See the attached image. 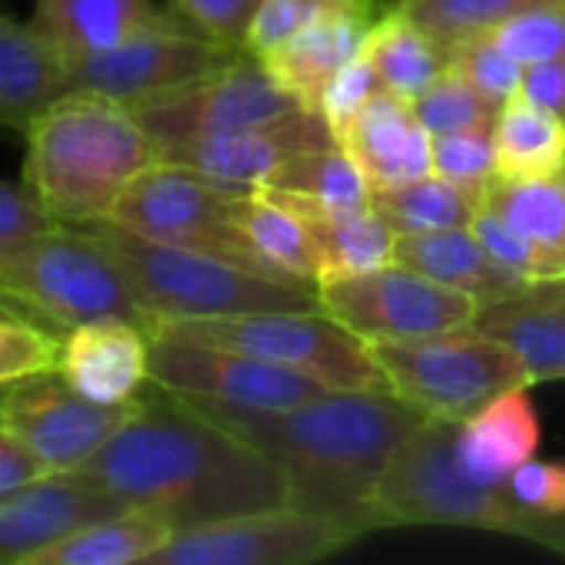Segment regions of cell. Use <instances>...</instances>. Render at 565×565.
<instances>
[{"mask_svg": "<svg viewBox=\"0 0 565 565\" xmlns=\"http://www.w3.org/2000/svg\"><path fill=\"white\" fill-rule=\"evenodd\" d=\"M351 543L334 520L285 503L179 530L149 565H311Z\"/></svg>", "mask_w": 565, "mask_h": 565, "instance_id": "13", "label": "cell"}, {"mask_svg": "<svg viewBox=\"0 0 565 565\" xmlns=\"http://www.w3.org/2000/svg\"><path fill=\"white\" fill-rule=\"evenodd\" d=\"M450 70L473 83L497 106L513 99L523 86V63L510 56L490 33L457 43L450 50Z\"/></svg>", "mask_w": 565, "mask_h": 565, "instance_id": "37", "label": "cell"}, {"mask_svg": "<svg viewBox=\"0 0 565 565\" xmlns=\"http://www.w3.org/2000/svg\"><path fill=\"white\" fill-rule=\"evenodd\" d=\"M262 3L265 0H169L166 10L195 33L209 36L212 43L235 53H248L245 40Z\"/></svg>", "mask_w": 565, "mask_h": 565, "instance_id": "40", "label": "cell"}, {"mask_svg": "<svg viewBox=\"0 0 565 565\" xmlns=\"http://www.w3.org/2000/svg\"><path fill=\"white\" fill-rule=\"evenodd\" d=\"M23 132V185L60 225L113 218L122 192L159 162L132 109L89 93L53 99Z\"/></svg>", "mask_w": 565, "mask_h": 565, "instance_id": "3", "label": "cell"}, {"mask_svg": "<svg viewBox=\"0 0 565 565\" xmlns=\"http://www.w3.org/2000/svg\"><path fill=\"white\" fill-rule=\"evenodd\" d=\"M483 205L565 268V169L530 179L500 175L487 189Z\"/></svg>", "mask_w": 565, "mask_h": 565, "instance_id": "31", "label": "cell"}, {"mask_svg": "<svg viewBox=\"0 0 565 565\" xmlns=\"http://www.w3.org/2000/svg\"><path fill=\"white\" fill-rule=\"evenodd\" d=\"M60 338L40 324L0 315V387L56 367Z\"/></svg>", "mask_w": 565, "mask_h": 565, "instance_id": "42", "label": "cell"}, {"mask_svg": "<svg viewBox=\"0 0 565 565\" xmlns=\"http://www.w3.org/2000/svg\"><path fill=\"white\" fill-rule=\"evenodd\" d=\"M238 192L242 189L212 182L192 169L156 162L122 192L109 222L152 242L205 252L248 271L281 278L258 258V252L242 235L235 222Z\"/></svg>", "mask_w": 565, "mask_h": 565, "instance_id": "9", "label": "cell"}, {"mask_svg": "<svg viewBox=\"0 0 565 565\" xmlns=\"http://www.w3.org/2000/svg\"><path fill=\"white\" fill-rule=\"evenodd\" d=\"M56 371L96 404H132L149 384V331L126 318H96L60 338Z\"/></svg>", "mask_w": 565, "mask_h": 565, "instance_id": "18", "label": "cell"}, {"mask_svg": "<svg viewBox=\"0 0 565 565\" xmlns=\"http://www.w3.org/2000/svg\"><path fill=\"white\" fill-rule=\"evenodd\" d=\"M533 103L565 116V56L563 60H546L523 66V86H520Z\"/></svg>", "mask_w": 565, "mask_h": 565, "instance_id": "47", "label": "cell"}, {"mask_svg": "<svg viewBox=\"0 0 565 565\" xmlns=\"http://www.w3.org/2000/svg\"><path fill=\"white\" fill-rule=\"evenodd\" d=\"M318 298L321 308L364 344L407 341L463 328L473 321L480 305L477 298L444 288L397 262L364 275L321 281Z\"/></svg>", "mask_w": 565, "mask_h": 565, "instance_id": "12", "label": "cell"}, {"mask_svg": "<svg viewBox=\"0 0 565 565\" xmlns=\"http://www.w3.org/2000/svg\"><path fill=\"white\" fill-rule=\"evenodd\" d=\"M238 56L195 33L169 10L122 43L66 66V93H89L122 106L169 93ZM63 93V96H66Z\"/></svg>", "mask_w": 565, "mask_h": 565, "instance_id": "14", "label": "cell"}, {"mask_svg": "<svg viewBox=\"0 0 565 565\" xmlns=\"http://www.w3.org/2000/svg\"><path fill=\"white\" fill-rule=\"evenodd\" d=\"M192 404L281 467L291 507L334 520L354 543L391 530L377 487L397 444L427 420L391 391H328L278 411Z\"/></svg>", "mask_w": 565, "mask_h": 565, "instance_id": "2", "label": "cell"}, {"mask_svg": "<svg viewBox=\"0 0 565 565\" xmlns=\"http://www.w3.org/2000/svg\"><path fill=\"white\" fill-rule=\"evenodd\" d=\"M0 295L23 321L56 338L96 318H126L149 334L156 331V318L119 258L89 228L76 225H53L0 248Z\"/></svg>", "mask_w": 565, "mask_h": 565, "instance_id": "5", "label": "cell"}, {"mask_svg": "<svg viewBox=\"0 0 565 565\" xmlns=\"http://www.w3.org/2000/svg\"><path fill=\"white\" fill-rule=\"evenodd\" d=\"M149 381L199 404L245 411L295 407L331 391L328 384L291 367L225 344L199 341L162 324L149 334Z\"/></svg>", "mask_w": 565, "mask_h": 565, "instance_id": "10", "label": "cell"}, {"mask_svg": "<svg viewBox=\"0 0 565 565\" xmlns=\"http://www.w3.org/2000/svg\"><path fill=\"white\" fill-rule=\"evenodd\" d=\"M132 404H96L53 367L3 387L0 424L50 473H79L126 424Z\"/></svg>", "mask_w": 565, "mask_h": 565, "instance_id": "15", "label": "cell"}, {"mask_svg": "<svg viewBox=\"0 0 565 565\" xmlns=\"http://www.w3.org/2000/svg\"><path fill=\"white\" fill-rule=\"evenodd\" d=\"M76 477L162 516L172 533L291 503L275 460L156 381Z\"/></svg>", "mask_w": 565, "mask_h": 565, "instance_id": "1", "label": "cell"}, {"mask_svg": "<svg viewBox=\"0 0 565 565\" xmlns=\"http://www.w3.org/2000/svg\"><path fill=\"white\" fill-rule=\"evenodd\" d=\"M331 142L338 139L331 136L318 109H295L278 119L175 142L159 152V162L192 169L232 189H255V185H265L295 156L331 146Z\"/></svg>", "mask_w": 565, "mask_h": 565, "instance_id": "16", "label": "cell"}, {"mask_svg": "<svg viewBox=\"0 0 565 565\" xmlns=\"http://www.w3.org/2000/svg\"><path fill=\"white\" fill-rule=\"evenodd\" d=\"M490 36H493L510 56H516L523 66L546 63V60H563L565 3H550V7L523 10V13L510 17L507 23H500L497 30H490Z\"/></svg>", "mask_w": 565, "mask_h": 565, "instance_id": "38", "label": "cell"}, {"mask_svg": "<svg viewBox=\"0 0 565 565\" xmlns=\"http://www.w3.org/2000/svg\"><path fill=\"white\" fill-rule=\"evenodd\" d=\"M89 228L122 265L146 311L162 321H205L248 311L321 308L318 288L268 278L232 265L225 258L142 238L116 222H93Z\"/></svg>", "mask_w": 565, "mask_h": 565, "instance_id": "6", "label": "cell"}, {"mask_svg": "<svg viewBox=\"0 0 565 565\" xmlns=\"http://www.w3.org/2000/svg\"><path fill=\"white\" fill-rule=\"evenodd\" d=\"M235 222L258 258L285 281L318 288L321 255L308 222L271 189L255 185L235 195Z\"/></svg>", "mask_w": 565, "mask_h": 565, "instance_id": "28", "label": "cell"}, {"mask_svg": "<svg viewBox=\"0 0 565 565\" xmlns=\"http://www.w3.org/2000/svg\"><path fill=\"white\" fill-rule=\"evenodd\" d=\"M311 228L315 242H318V255H321V281L331 278H348V275H364L374 268H384L394 262V242L397 232L381 218V212L374 205L358 209V212H334L324 205H315L301 195L291 192H278Z\"/></svg>", "mask_w": 565, "mask_h": 565, "instance_id": "25", "label": "cell"}, {"mask_svg": "<svg viewBox=\"0 0 565 565\" xmlns=\"http://www.w3.org/2000/svg\"><path fill=\"white\" fill-rule=\"evenodd\" d=\"M543 427L530 401V384L497 394L454 430L457 467L480 483H507L540 454Z\"/></svg>", "mask_w": 565, "mask_h": 565, "instance_id": "20", "label": "cell"}, {"mask_svg": "<svg viewBox=\"0 0 565 565\" xmlns=\"http://www.w3.org/2000/svg\"><path fill=\"white\" fill-rule=\"evenodd\" d=\"M430 156H434L437 175L477 192L480 199L500 179L493 126H473V129L430 136Z\"/></svg>", "mask_w": 565, "mask_h": 565, "instance_id": "36", "label": "cell"}, {"mask_svg": "<svg viewBox=\"0 0 565 565\" xmlns=\"http://www.w3.org/2000/svg\"><path fill=\"white\" fill-rule=\"evenodd\" d=\"M411 109L430 136L473 129V126H493L500 116V106L454 70H447L417 99H411Z\"/></svg>", "mask_w": 565, "mask_h": 565, "instance_id": "35", "label": "cell"}, {"mask_svg": "<svg viewBox=\"0 0 565 565\" xmlns=\"http://www.w3.org/2000/svg\"><path fill=\"white\" fill-rule=\"evenodd\" d=\"M162 13L166 7L156 0H33L30 26L63 66H73L122 43Z\"/></svg>", "mask_w": 565, "mask_h": 565, "instance_id": "23", "label": "cell"}, {"mask_svg": "<svg viewBox=\"0 0 565 565\" xmlns=\"http://www.w3.org/2000/svg\"><path fill=\"white\" fill-rule=\"evenodd\" d=\"M377 23L374 13L364 10H338L328 17L311 20L288 40H281L275 50L262 53L258 60L268 66V73L308 109H318L324 86L331 76L354 60L367 36L371 26Z\"/></svg>", "mask_w": 565, "mask_h": 565, "instance_id": "22", "label": "cell"}, {"mask_svg": "<svg viewBox=\"0 0 565 565\" xmlns=\"http://www.w3.org/2000/svg\"><path fill=\"white\" fill-rule=\"evenodd\" d=\"M473 232H477V238L483 242V248L503 265V268H510L513 275H520L523 281H550V278H563L565 268L556 262V258H550L546 252H540L533 242H526L520 232H513L500 215H493L487 205H480V212H477V218H473V225H470Z\"/></svg>", "mask_w": 565, "mask_h": 565, "instance_id": "41", "label": "cell"}, {"mask_svg": "<svg viewBox=\"0 0 565 565\" xmlns=\"http://www.w3.org/2000/svg\"><path fill=\"white\" fill-rule=\"evenodd\" d=\"M394 262L434 278L444 288L463 291L477 301L503 298L530 281L503 268L477 238L470 225L437 232H404L394 242Z\"/></svg>", "mask_w": 565, "mask_h": 565, "instance_id": "24", "label": "cell"}, {"mask_svg": "<svg viewBox=\"0 0 565 565\" xmlns=\"http://www.w3.org/2000/svg\"><path fill=\"white\" fill-rule=\"evenodd\" d=\"M338 10H364V13L381 17L371 0H265L252 20L245 50L252 56H262L275 50L281 40H288L291 33H298L301 26H308L311 20L338 13Z\"/></svg>", "mask_w": 565, "mask_h": 565, "instance_id": "39", "label": "cell"}, {"mask_svg": "<svg viewBox=\"0 0 565 565\" xmlns=\"http://www.w3.org/2000/svg\"><path fill=\"white\" fill-rule=\"evenodd\" d=\"M43 477H53V473L0 424V497L17 493Z\"/></svg>", "mask_w": 565, "mask_h": 565, "instance_id": "46", "label": "cell"}, {"mask_svg": "<svg viewBox=\"0 0 565 565\" xmlns=\"http://www.w3.org/2000/svg\"><path fill=\"white\" fill-rule=\"evenodd\" d=\"M550 3L565 0H404L397 10L417 26H424L447 50H454L457 43L490 33L523 10Z\"/></svg>", "mask_w": 565, "mask_h": 565, "instance_id": "34", "label": "cell"}, {"mask_svg": "<svg viewBox=\"0 0 565 565\" xmlns=\"http://www.w3.org/2000/svg\"><path fill=\"white\" fill-rule=\"evenodd\" d=\"M169 536L172 526L162 516L142 507H122L70 530L56 543L33 553L26 565H149Z\"/></svg>", "mask_w": 565, "mask_h": 565, "instance_id": "27", "label": "cell"}, {"mask_svg": "<svg viewBox=\"0 0 565 565\" xmlns=\"http://www.w3.org/2000/svg\"><path fill=\"white\" fill-rule=\"evenodd\" d=\"M493 136L503 179L553 175L565 169V116L533 103L523 89L500 106Z\"/></svg>", "mask_w": 565, "mask_h": 565, "instance_id": "30", "label": "cell"}, {"mask_svg": "<svg viewBox=\"0 0 565 565\" xmlns=\"http://www.w3.org/2000/svg\"><path fill=\"white\" fill-rule=\"evenodd\" d=\"M265 189L291 192L334 212H358L371 205V185L341 142L295 156L265 182Z\"/></svg>", "mask_w": 565, "mask_h": 565, "instance_id": "33", "label": "cell"}, {"mask_svg": "<svg viewBox=\"0 0 565 565\" xmlns=\"http://www.w3.org/2000/svg\"><path fill=\"white\" fill-rule=\"evenodd\" d=\"M60 225L26 185L0 182V248H10L30 235Z\"/></svg>", "mask_w": 565, "mask_h": 565, "instance_id": "45", "label": "cell"}, {"mask_svg": "<svg viewBox=\"0 0 565 565\" xmlns=\"http://www.w3.org/2000/svg\"><path fill=\"white\" fill-rule=\"evenodd\" d=\"M371 205L381 218L397 232H437V228H463L473 225L483 199L437 172L414 179L407 185L371 192Z\"/></svg>", "mask_w": 565, "mask_h": 565, "instance_id": "32", "label": "cell"}, {"mask_svg": "<svg viewBox=\"0 0 565 565\" xmlns=\"http://www.w3.org/2000/svg\"><path fill=\"white\" fill-rule=\"evenodd\" d=\"M341 146L361 166L371 192L407 185L434 172L430 132L414 116L411 103L381 89L344 132Z\"/></svg>", "mask_w": 565, "mask_h": 565, "instance_id": "21", "label": "cell"}, {"mask_svg": "<svg viewBox=\"0 0 565 565\" xmlns=\"http://www.w3.org/2000/svg\"><path fill=\"white\" fill-rule=\"evenodd\" d=\"M126 503L76 473L43 477L0 497V565H26L33 553L70 530L122 510Z\"/></svg>", "mask_w": 565, "mask_h": 565, "instance_id": "17", "label": "cell"}, {"mask_svg": "<svg viewBox=\"0 0 565 565\" xmlns=\"http://www.w3.org/2000/svg\"><path fill=\"white\" fill-rule=\"evenodd\" d=\"M66 93L63 60L40 33L0 13V126L26 129L53 99Z\"/></svg>", "mask_w": 565, "mask_h": 565, "instance_id": "26", "label": "cell"}, {"mask_svg": "<svg viewBox=\"0 0 565 565\" xmlns=\"http://www.w3.org/2000/svg\"><path fill=\"white\" fill-rule=\"evenodd\" d=\"M510 493L530 510L565 516V460H526L510 480Z\"/></svg>", "mask_w": 565, "mask_h": 565, "instance_id": "44", "label": "cell"}, {"mask_svg": "<svg viewBox=\"0 0 565 565\" xmlns=\"http://www.w3.org/2000/svg\"><path fill=\"white\" fill-rule=\"evenodd\" d=\"M371 3H374V10H377V13L384 17V13H391V10H397V7H401L404 0H371Z\"/></svg>", "mask_w": 565, "mask_h": 565, "instance_id": "48", "label": "cell"}, {"mask_svg": "<svg viewBox=\"0 0 565 565\" xmlns=\"http://www.w3.org/2000/svg\"><path fill=\"white\" fill-rule=\"evenodd\" d=\"M179 334L225 344L308 374L331 391H391L371 348L324 308L248 311L205 321H162Z\"/></svg>", "mask_w": 565, "mask_h": 565, "instance_id": "8", "label": "cell"}, {"mask_svg": "<svg viewBox=\"0 0 565 565\" xmlns=\"http://www.w3.org/2000/svg\"><path fill=\"white\" fill-rule=\"evenodd\" d=\"M364 53L371 56L381 86L407 103L450 70V50L401 10L377 17Z\"/></svg>", "mask_w": 565, "mask_h": 565, "instance_id": "29", "label": "cell"}, {"mask_svg": "<svg viewBox=\"0 0 565 565\" xmlns=\"http://www.w3.org/2000/svg\"><path fill=\"white\" fill-rule=\"evenodd\" d=\"M384 86H381V79H377V73H374V63H371V56L361 50L354 60H348L334 76H331V83L324 86V93H321V103H318V113L324 116V122H328V129H331V136L341 142L344 139V132L351 129V122L361 116V109L381 93Z\"/></svg>", "mask_w": 565, "mask_h": 565, "instance_id": "43", "label": "cell"}, {"mask_svg": "<svg viewBox=\"0 0 565 565\" xmlns=\"http://www.w3.org/2000/svg\"><path fill=\"white\" fill-rule=\"evenodd\" d=\"M367 348L384 371L391 394L434 420L460 424L497 394L526 384L516 354L473 324Z\"/></svg>", "mask_w": 565, "mask_h": 565, "instance_id": "7", "label": "cell"}, {"mask_svg": "<svg viewBox=\"0 0 565 565\" xmlns=\"http://www.w3.org/2000/svg\"><path fill=\"white\" fill-rule=\"evenodd\" d=\"M470 324L516 354L530 387L565 381V275L480 301Z\"/></svg>", "mask_w": 565, "mask_h": 565, "instance_id": "19", "label": "cell"}, {"mask_svg": "<svg viewBox=\"0 0 565 565\" xmlns=\"http://www.w3.org/2000/svg\"><path fill=\"white\" fill-rule=\"evenodd\" d=\"M129 109L156 142V152H162L185 139L242 129L308 106H301L258 56L238 53L212 73L132 103Z\"/></svg>", "mask_w": 565, "mask_h": 565, "instance_id": "11", "label": "cell"}, {"mask_svg": "<svg viewBox=\"0 0 565 565\" xmlns=\"http://www.w3.org/2000/svg\"><path fill=\"white\" fill-rule=\"evenodd\" d=\"M450 420L427 417L411 430L377 487V503L394 526H470L530 540L565 556V516H550L520 503L507 483L470 480L454 460Z\"/></svg>", "mask_w": 565, "mask_h": 565, "instance_id": "4", "label": "cell"}, {"mask_svg": "<svg viewBox=\"0 0 565 565\" xmlns=\"http://www.w3.org/2000/svg\"><path fill=\"white\" fill-rule=\"evenodd\" d=\"M0 315H13V318H20V315L7 305V298H3V295H0Z\"/></svg>", "mask_w": 565, "mask_h": 565, "instance_id": "49", "label": "cell"}]
</instances>
